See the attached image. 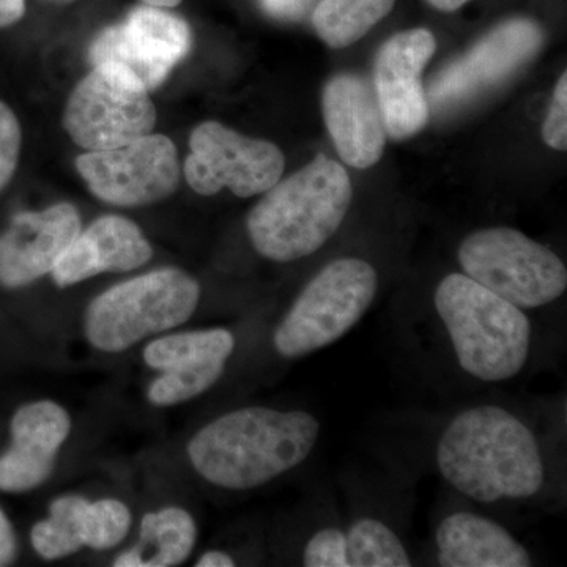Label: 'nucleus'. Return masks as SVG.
I'll use <instances>...</instances> for the list:
<instances>
[{
  "label": "nucleus",
  "instance_id": "5701e85b",
  "mask_svg": "<svg viewBox=\"0 0 567 567\" xmlns=\"http://www.w3.org/2000/svg\"><path fill=\"white\" fill-rule=\"evenodd\" d=\"M349 567H409V550L390 525L375 517H360L346 532Z\"/></svg>",
  "mask_w": 567,
  "mask_h": 567
},
{
  "label": "nucleus",
  "instance_id": "4468645a",
  "mask_svg": "<svg viewBox=\"0 0 567 567\" xmlns=\"http://www.w3.org/2000/svg\"><path fill=\"white\" fill-rule=\"evenodd\" d=\"M436 50L427 29L395 33L377 52L374 91L391 140L415 136L429 121L421 74Z\"/></svg>",
  "mask_w": 567,
  "mask_h": 567
},
{
  "label": "nucleus",
  "instance_id": "bb28decb",
  "mask_svg": "<svg viewBox=\"0 0 567 567\" xmlns=\"http://www.w3.org/2000/svg\"><path fill=\"white\" fill-rule=\"evenodd\" d=\"M317 0H260V6L270 17L282 21L305 18Z\"/></svg>",
  "mask_w": 567,
  "mask_h": 567
},
{
  "label": "nucleus",
  "instance_id": "412c9836",
  "mask_svg": "<svg viewBox=\"0 0 567 567\" xmlns=\"http://www.w3.org/2000/svg\"><path fill=\"white\" fill-rule=\"evenodd\" d=\"M194 518L181 507H166L142 518L140 540L115 558V567H173L182 565L196 546Z\"/></svg>",
  "mask_w": 567,
  "mask_h": 567
},
{
  "label": "nucleus",
  "instance_id": "2f4dec72",
  "mask_svg": "<svg viewBox=\"0 0 567 567\" xmlns=\"http://www.w3.org/2000/svg\"><path fill=\"white\" fill-rule=\"evenodd\" d=\"M145 6L159 7V9H173L177 7L182 0H141Z\"/></svg>",
  "mask_w": 567,
  "mask_h": 567
},
{
  "label": "nucleus",
  "instance_id": "393cba45",
  "mask_svg": "<svg viewBox=\"0 0 567 567\" xmlns=\"http://www.w3.org/2000/svg\"><path fill=\"white\" fill-rule=\"evenodd\" d=\"M22 133L14 112L0 102V192L9 185L20 162Z\"/></svg>",
  "mask_w": 567,
  "mask_h": 567
},
{
  "label": "nucleus",
  "instance_id": "dca6fc26",
  "mask_svg": "<svg viewBox=\"0 0 567 567\" xmlns=\"http://www.w3.org/2000/svg\"><path fill=\"white\" fill-rule=\"evenodd\" d=\"M324 125L342 162L368 169L382 158L386 126L374 85L353 73L336 74L322 93Z\"/></svg>",
  "mask_w": 567,
  "mask_h": 567
},
{
  "label": "nucleus",
  "instance_id": "a878e982",
  "mask_svg": "<svg viewBox=\"0 0 567 567\" xmlns=\"http://www.w3.org/2000/svg\"><path fill=\"white\" fill-rule=\"evenodd\" d=\"M544 142L554 151H567V74H561L551 96L550 110L543 126Z\"/></svg>",
  "mask_w": 567,
  "mask_h": 567
},
{
  "label": "nucleus",
  "instance_id": "f03ea898",
  "mask_svg": "<svg viewBox=\"0 0 567 567\" xmlns=\"http://www.w3.org/2000/svg\"><path fill=\"white\" fill-rule=\"evenodd\" d=\"M322 424L306 410L246 406L204 425L188 445L205 481L227 491L271 483L308 461Z\"/></svg>",
  "mask_w": 567,
  "mask_h": 567
},
{
  "label": "nucleus",
  "instance_id": "c85d7f7f",
  "mask_svg": "<svg viewBox=\"0 0 567 567\" xmlns=\"http://www.w3.org/2000/svg\"><path fill=\"white\" fill-rule=\"evenodd\" d=\"M24 0H0V29L17 24L24 17Z\"/></svg>",
  "mask_w": 567,
  "mask_h": 567
},
{
  "label": "nucleus",
  "instance_id": "20e7f679",
  "mask_svg": "<svg viewBox=\"0 0 567 567\" xmlns=\"http://www.w3.org/2000/svg\"><path fill=\"white\" fill-rule=\"evenodd\" d=\"M434 308L466 375L481 383H505L527 368L533 324L524 309L464 274L440 281Z\"/></svg>",
  "mask_w": 567,
  "mask_h": 567
},
{
  "label": "nucleus",
  "instance_id": "0eeeda50",
  "mask_svg": "<svg viewBox=\"0 0 567 567\" xmlns=\"http://www.w3.org/2000/svg\"><path fill=\"white\" fill-rule=\"evenodd\" d=\"M457 260L462 274L524 311L555 303L567 289L566 265L557 254L511 227L470 234L458 245Z\"/></svg>",
  "mask_w": 567,
  "mask_h": 567
},
{
  "label": "nucleus",
  "instance_id": "b1692460",
  "mask_svg": "<svg viewBox=\"0 0 567 567\" xmlns=\"http://www.w3.org/2000/svg\"><path fill=\"white\" fill-rule=\"evenodd\" d=\"M303 566L349 567L344 529L338 527L317 529L303 548Z\"/></svg>",
  "mask_w": 567,
  "mask_h": 567
},
{
  "label": "nucleus",
  "instance_id": "39448f33",
  "mask_svg": "<svg viewBox=\"0 0 567 567\" xmlns=\"http://www.w3.org/2000/svg\"><path fill=\"white\" fill-rule=\"evenodd\" d=\"M377 290L379 275L368 260L341 257L324 265L276 328V352L297 360L333 346L361 322Z\"/></svg>",
  "mask_w": 567,
  "mask_h": 567
},
{
  "label": "nucleus",
  "instance_id": "6ab92c4d",
  "mask_svg": "<svg viewBox=\"0 0 567 567\" xmlns=\"http://www.w3.org/2000/svg\"><path fill=\"white\" fill-rule=\"evenodd\" d=\"M152 256L140 226L123 216H102L81 230L51 275L59 287H70L96 275L136 270Z\"/></svg>",
  "mask_w": 567,
  "mask_h": 567
},
{
  "label": "nucleus",
  "instance_id": "2eb2a0df",
  "mask_svg": "<svg viewBox=\"0 0 567 567\" xmlns=\"http://www.w3.org/2000/svg\"><path fill=\"white\" fill-rule=\"evenodd\" d=\"M80 233V212L71 204L18 213L0 235V286L18 289L51 274Z\"/></svg>",
  "mask_w": 567,
  "mask_h": 567
},
{
  "label": "nucleus",
  "instance_id": "ddd939ff",
  "mask_svg": "<svg viewBox=\"0 0 567 567\" xmlns=\"http://www.w3.org/2000/svg\"><path fill=\"white\" fill-rule=\"evenodd\" d=\"M234 350V334L226 328L155 339L145 347L144 361L163 374L148 388V401L173 406L204 394L221 379Z\"/></svg>",
  "mask_w": 567,
  "mask_h": 567
},
{
  "label": "nucleus",
  "instance_id": "9d476101",
  "mask_svg": "<svg viewBox=\"0 0 567 567\" xmlns=\"http://www.w3.org/2000/svg\"><path fill=\"white\" fill-rule=\"evenodd\" d=\"M76 169L93 196L118 207L159 203L173 196L181 182L177 148L163 134L84 153L76 158Z\"/></svg>",
  "mask_w": 567,
  "mask_h": 567
},
{
  "label": "nucleus",
  "instance_id": "aec40b11",
  "mask_svg": "<svg viewBox=\"0 0 567 567\" xmlns=\"http://www.w3.org/2000/svg\"><path fill=\"white\" fill-rule=\"evenodd\" d=\"M436 565L443 567H528V548L498 522L472 511L447 514L435 532Z\"/></svg>",
  "mask_w": 567,
  "mask_h": 567
},
{
  "label": "nucleus",
  "instance_id": "423d86ee",
  "mask_svg": "<svg viewBox=\"0 0 567 567\" xmlns=\"http://www.w3.org/2000/svg\"><path fill=\"white\" fill-rule=\"evenodd\" d=\"M199 298V282L185 271H151L96 297L85 312V336L95 349L123 352L148 336L181 327Z\"/></svg>",
  "mask_w": 567,
  "mask_h": 567
},
{
  "label": "nucleus",
  "instance_id": "f8f14e48",
  "mask_svg": "<svg viewBox=\"0 0 567 567\" xmlns=\"http://www.w3.org/2000/svg\"><path fill=\"white\" fill-rule=\"evenodd\" d=\"M544 44L537 22L514 18L492 29L464 58L440 71L429 87V99L436 106H447L473 99L477 93L513 76L532 61Z\"/></svg>",
  "mask_w": 567,
  "mask_h": 567
},
{
  "label": "nucleus",
  "instance_id": "4be33fe9",
  "mask_svg": "<svg viewBox=\"0 0 567 567\" xmlns=\"http://www.w3.org/2000/svg\"><path fill=\"white\" fill-rule=\"evenodd\" d=\"M395 0H319L312 11L317 35L334 50L363 39L393 10Z\"/></svg>",
  "mask_w": 567,
  "mask_h": 567
},
{
  "label": "nucleus",
  "instance_id": "f3484780",
  "mask_svg": "<svg viewBox=\"0 0 567 567\" xmlns=\"http://www.w3.org/2000/svg\"><path fill=\"white\" fill-rule=\"evenodd\" d=\"M132 527V513L118 499L87 502L61 496L51 503L50 516L32 529V546L44 559H61L82 547L107 550L118 546Z\"/></svg>",
  "mask_w": 567,
  "mask_h": 567
},
{
  "label": "nucleus",
  "instance_id": "9b49d317",
  "mask_svg": "<svg viewBox=\"0 0 567 567\" xmlns=\"http://www.w3.org/2000/svg\"><path fill=\"white\" fill-rule=\"evenodd\" d=\"M192 44V31L185 20L144 3L121 24L104 29L93 40L89 58L93 65L123 66L153 91L188 55Z\"/></svg>",
  "mask_w": 567,
  "mask_h": 567
},
{
  "label": "nucleus",
  "instance_id": "7ed1b4c3",
  "mask_svg": "<svg viewBox=\"0 0 567 567\" xmlns=\"http://www.w3.org/2000/svg\"><path fill=\"white\" fill-rule=\"evenodd\" d=\"M352 197L344 167L317 155L303 169L276 183L249 213L254 249L279 264L312 256L341 229Z\"/></svg>",
  "mask_w": 567,
  "mask_h": 567
},
{
  "label": "nucleus",
  "instance_id": "f257e3e1",
  "mask_svg": "<svg viewBox=\"0 0 567 567\" xmlns=\"http://www.w3.org/2000/svg\"><path fill=\"white\" fill-rule=\"evenodd\" d=\"M435 462L457 494L481 505L528 502L548 483L539 435L503 405H473L451 417L436 442Z\"/></svg>",
  "mask_w": 567,
  "mask_h": 567
},
{
  "label": "nucleus",
  "instance_id": "a211bd4d",
  "mask_svg": "<svg viewBox=\"0 0 567 567\" xmlns=\"http://www.w3.org/2000/svg\"><path fill=\"white\" fill-rule=\"evenodd\" d=\"M70 431L69 412L55 402L21 406L11 420V445L0 456V491L17 494L41 486Z\"/></svg>",
  "mask_w": 567,
  "mask_h": 567
},
{
  "label": "nucleus",
  "instance_id": "c756f323",
  "mask_svg": "<svg viewBox=\"0 0 567 567\" xmlns=\"http://www.w3.org/2000/svg\"><path fill=\"white\" fill-rule=\"evenodd\" d=\"M234 558L223 550H212L197 559L196 567H233Z\"/></svg>",
  "mask_w": 567,
  "mask_h": 567
},
{
  "label": "nucleus",
  "instance_id": "1a4fd4ad",
  "mask_svg": "<svg viewBox=\"0 0 567 567\" xmlns=\"http://www.w3.org/2000/svg\"><path fill=\"white\" fill-rule=\"evenodd\" d=\"M186 182L200 196L230 189L237 197L267 193L281 181L282 152L274 142L252 140L219 122L197 125L189 137Z\"/></svg>",
  "mask_w": 567,
  "mask_h": 567
},
{
  "label": "nucleus",
  "instance_id": "cd10ccee",
  "mask_svg": "<svg viewBox=\"0 0 567 567\" xmlns=\"http://www.w3.org/2000/svg\"><path fill=\"white\" fill-rule=\"evenodd\" d=\"M14 555H17V539H14L13 527L0 509V566H9Z\"/></svg>",
  "mask_w": 567,
  "mask_h": 567
},
{
  "label": "nucleus",
  "instance_id": "6e6552de",
  "mask_svg": "<svg viewBox=\"0 0 567 567\" xmlns=\"http://www.w3.org/2000/svg\"><path fill=\"white\" fill-rule=\"evenodd\" d=\"M156 110L148 89L115 63L93 65L71 92L63 128L78 147L107 151L153 133Z\"/></svg>",
  "mask_w": 567,
  "mask_h": 567
},
{
  "label": "nucleus",
  "instance_id": "7c9ffc66",
  "mask_svg": "<svg viewBox=\"0 0 567 567\" xmlns=\"http://www.w3.org/2000/svg\"><path fill=\"white\" fill-rule=\"evenodd\" d=\"M427 2L435 7L436 10L456 11L464 7L466 2H470V0H427Z\"/></svg>",
  "mask_w": 567,
  "mask_h": 567
}]
</instances>
